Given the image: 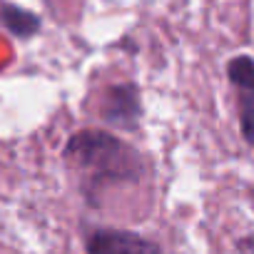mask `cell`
<instances>
[{
    "instance_id": "cell-1",
    "label": "cell",
    "mask_w": 254,
    "mask_h": 254,
    "mask_svg": "<svg viewBox=\"0 0 254 254\" xmlns=\"http://www.w3.org/2000/svg\"><path fill=\"white\" fill-rule=\"evenodd\" d=\"M65 162L77 175V185L90 204H97V197L107 187L142 177L140 152L105 130L75 132L65 145Z\"/></svg>"
},
{
    "instance_id": "cell-2",
    "label": "cell",
    "mask_w": 254,
    "mask_h": 254,
    "mask_svg": "<svg viewBox=\"0 0 254 254\" xmlns=\"http://www.w3.org/2000/svg\"><path fill=\"white\" fill-rule=\"evenodd\" d=\"M227 77L237 95L239 132L249 147H254V60L249 55H237L227 63Z\"/></svg>"
},
{
    "instance_id": "cell-3",
    "label": "cell",
    "mask_w": 254,
    "mask_h": 254,
    "mask_svg": "<svg viewBox=\"0 0 254 254\" xmlns=\"http://www.w3.org/2000/svg\"><path fill=\"white\" fill-rule=\"evenodd\" d=\"M87 254H162L160 244L130 232V229H115V227H95L85 234Z\"/></svg>"
},
{
    "instance_id": "cell-4",
    "label": "cell",
    "mask_w": 254,
    "mask_h": 254,
    "mask_svg": "<svg viewBox=\"0 0 254 254\" xmlns=\"http://www.w3.org/2000/svg\"><path fill=\"white\" fill-rule=\"evenodd\" d=\"M100 115L105 122L117 125L122 130H135L140 115H142V105H140V87L132 82H120V85H110L102 92L100 100Z\"/></svg>"
}]
</instances>
